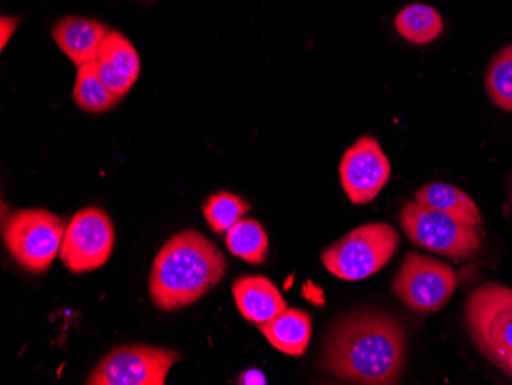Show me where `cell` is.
Listing matches in <instances>:
<instances>
[{"instance_id": "obj_14", "label": "cell", "mask_w": 512, "mask_h": 385, "mask_svg": "<svg viewBox=\"0 0 512 385\" xmlns=\"http://www.w3.org/2000/svg\"><path fill=\"white\" fill-rule=\"evenodd\" d=\"M258 329L279 352L302 356L312 339V318L304 310L286 309L273 320L258 324Z\"/></svg>"}, {"instance_id": "obj_3", "label": "cell", "mask_w": 512, "mask_h": 385, "mask_svg": "<svg viewBox=\"0 0 512 385\" xmlns=\"http://www.w3.org/2000/svg\"><path fill=\"white\" fill-rule=\"evenodd\" d=\"M398 232L384 221L359 226L322 252L325 269L339 280L359 281L378 274L399 247Z\"/></svg>"}, {"instance_id": "obj_10", "label": "cell", "mask_w": 512, "mask_h": 385, "mask_svg": "<svg viewBox=\"0 0 512 385\" xmlns=\"http://www.w3.org/2000/svg\"><path fill=\"white\" fill-rule=\"evenodd\" d=\"M390 175V162L373 135H364L353 143L339 165L342 188L353 205H367L375 200Z\"/></svg>"}, {"instance_id": "obj_22", "label": "cell", "mask_w": 512, "mask_h": 385, "mask_svg": "<svg viewBox=\"0 0 512 385\" xmlns=\"http://www.w3.org/2000/svg\"><path fill=\"white\" fill-rule=\"evenodd\" d=\"M240 384H266V376L260 372L258 369H250L247 372L241 373L240 379H238Z\"/></svg>"}, {"instance_id": "obj_6", "label": "cell", "mask_w": 512, "mask_h": 385, "mask_svg": "<svg viewBox=\"0 0 512 385\" xmlns=\"http://www.w3.org/2000/svg\"><path fill=\"white\" fill-rule=\"evenodd\" d=\"M65 232L62 218L45 209H22L4 221L8 252L31 274H43L50 269L59 255Z\"/></svg>"}, {"instance_id": "obj_18", "label": "cell", "mask_w": 512, "mask_h": 385, "mask_svg": "<svg viewBox=\"0 0 512 385\" xmlns=\"http://www.w3.org/2000/svg\"><path fill=\"white\" fill-rule=\"evenodd\" d=\"M74 103L86 112H106L119 105V97L103 83L96 63L89 62L77 68Z\"/></svg>"}, {"instance_id": "obj_16", "label": "cell", "mask_w": 512, "mask_h": 385, "mask_svg": "<svg viewBox=\"0 0 512 385\" xmlns=\"http://www.w3.org/2000/svg\"><path fill=\"white\" fill-rule=\"evenodd\" d=\"M399 36L414 45H427L444 33V19L436 8L427 4H410L394 19Z\"/></svg>"}, {"instance_id": "obj_9", "label": "cell", "mask_w": 512, "mask_h": 385, "mask_svg": "<svg viewBox=\"0 0 512 385\" xmlns=\"http://www.w3.org/2000/svg\"><path fill=\"white\" fill-rule=\"evenodd\" d=\"M114 243L109 215L99 208L82 209L66 228L59 257L73 274H86L108 263Z\"/></svg>"}, {"instance_id": "obj_19", "label": "cell", "mask_w": 512, "mask_h": 385, "mask_svg": "<svg viewBox=\"0 0 512 385\" xmlns=\"http://www.w3.org/2000/svg\"><path fill=\"white\" fill-rule=\"evenodd\" d=\"M249 209V201L244 198L230 192H217L207 198L203 205V215L209 228L221 235L238 223Z\"/></svg>"}, {"instance_id": "obj_15", "label": "cell", "mask_w": 512, "mask_h": 385, "mask_svg": "<svg viewBox=\"0 0 512 385\" xmlns=\"http://www.w3.org/2000/svg\"><path fill=\"white\" fill-rule=\"evenodd\" d=\"M414 201L434 209V211L444 212L451 215L462 223L471 224V226H480L482 224V215L477 208L476 201L456 186L434 181L428 185L422 186L417 191Z\"/></svg>"}, {"instance_id": "obj_17", "label": "cell", "mask_w": 512, "mask_h": 385, "mask_svg": "<svg viewBox=\"0 0 512 385\" xmlns=\"http://www.w3.org/2000/svg\"><path fill=\"white\" fill-rule=\"evenodd\" d=\"M226 246L230 254L253 266L266 263L269 255V237L263 226L252 218H241L226 232Z\"/></svg>"}, {"instance_id": "obj_8", "label": "cell", "mask_w": 512, "mask_h": 385, "mask_svg": "<svg viewBox=\"0 0 512 385\" xmlns=\"http://www.w3.org/2000/svg\"><path fill=\"white\" fill-rule=\"evenodd\" d=\"M180 353L152 346H125L112 350L88 376V385H163Z\"/></svg>"}, {"instance_id": "obj_20", "label": "cell", "mask_w": 512, "mask_h": 385, "mask_svg": "<svg viewBox=\"0 0 512 385\" xmlns=\"http://www.w3.org/2000/svg\"><path fill=\"white\" fill-rule=\"evenodd\" d=\"M486 94L494 105L512 112V43L491 60L485 77Z\"/></svg>"}, {"instance_id": "obj_12", "label": "cell", "mask_w": 512, "mask_h": 385, "mask_svg": "<svg viewBox=\"0 0 512 385\" xmlns=\"http://www.w3.org/2000/svg\"><path fill=\"white\" fill-rule=\"evenodd\" d=\"M108 33V25L99 20L69 16L54 25L51 36L57 47L79 68L96 60L100 45Z\"/></svg>"}, {"instance_id": "obj_7", "label": "cell", "mask_w": 512, "mask_h": 385, "mask_svg": "<svg viewBox=\"0 0 512 385\" xmlns=\"http://www.w3.org/2000/svg\"><path fill=\"white\" fill-rule=\"evenodd\" d=\"M459 284L456 270L436 258L410 252L393 281L396 297L416 313L439 312Z\"/></svg>"}, {"instance_id": "obj_11", "label": "cell", "mask_w": 512, "mask_h": 385, "mask_svg": "<svg viewBox=\"0 0 512 385\" xmlns=\"http://www.w3.org/2000/svg\"><path fill=\"white\" fill-rule=\"evenodd\" d=\"M103 83L119 99L131 91L140 76V57L134 45L119 31H109L100 45L96 60Z\"/></svg>"}, {"instance_id": "obj_5", "label": "cell", "mask_w": 512, "mask_h": 385, "mask_svg": "<svg viewBox=\"0 0 512 385\" xmlns=\"http://www.w3.org/2000/svg\"><path fill=\"white\" fill-rule=\"evenodd\" d=\"M401 224L414 246L454 261L470 260L482 247L477 226L462 223L417 201L405 203Z\"/></svg>"}, {"instance_id": "obj_2", "label": "cell", "mask_w": 512, "mask_h": 385, "mask_svg": "<svg viewBox=\"0 0 512 385\" xmlns=\"http://www.w3.org/2000/svg\"><path fill=\"white\" fill-rule=\"evenodd\" d=\"M226 270V257L217 244L197 231L178 232L152 264V303L165 312L191 306L221 283Z\"/></svg>"}, {"instance_id": "obj_13", "label": "cell", "mask_w": 512, "mask_h": 385, "mask_svg": "<svg viewBox=\"0 0 512 385\" xmlns=\"http://www.w3.org/2000/svg\"><path fill=\"white\" fill-rule=\"evenodd\" d=\"M235 303L250 323L263 324L287 309L278 287L266 277L238 278L232 286Z\"/></svg>"}, {"instance_id": "obj_21", "label": "cell", "mask_w": 512, "mask_h": 385, "mask_svg": "<svg viewBox=\"0 0 512 385\" xmlns=\"http://www.w3.org/2000/svg\"><path fill=\"white\" fill-rule=\"evenodd\" d=\"M20 19L17 17H2V50H4L5 45H7L8 40L13 36L14 31H16L17 25H19Z\"/></svg>"}, {"instance_id": "obj_23", "label": "cell", "mask_w": 512, "mask_h": 385, "mask_svg": "<svg viewBox=\"0 0 512 385\" xmlns=\"http://www.w3.org/2000/svg\"><path fill=\"white\" fill-rule=\"evenodd\" d=\"M497 369L502 370L503 373H506V375L509 376V378H512V358L506 359L505 362H502Z\"/></svg>"}, {"instance_id": "obj_4", "label": "cell", "mask_w": 512, "mask_h": 385, "mask_svg": "<svg viewBox=\"0 0 512 385\" xmlns=\"http://www.w3.org/2000/svg\"><path fill=\"white\" fill-rule=\"evenodd\" d=\"M463 324L476 349L494 366L512 358V289L486 283L471 292Z\"/></svg>"}, {"instance_id": "obj_24", "label": "cell", "mask_w": 512, "mask_h": 385, "mask_svg": "<svg viewBox=\"0 0 512 385\" xmlns=\"http://www.w3.org/2000/svg\"><path fill=\"white\" fill-rule=\"evenodd\" d=\"M509 201H511L512 205V178L511 181H509Z\"/></svg>"}, {"instance_id": "obj_1", "label": "cell", "mask_w": 512, "mask_h": 385, "mask_svg": "<svg viewBox=\"0 0 512 385\" xmlns=\"http://www.w3.org/2000/svg\"><path fill=\"white\" fill-rule=\"evenodd\" d=\"M407 352L404 326L394 316L376 310L350 313L333 326L321 366L353 384H396Z\"/></svg>"}]
</instances>
